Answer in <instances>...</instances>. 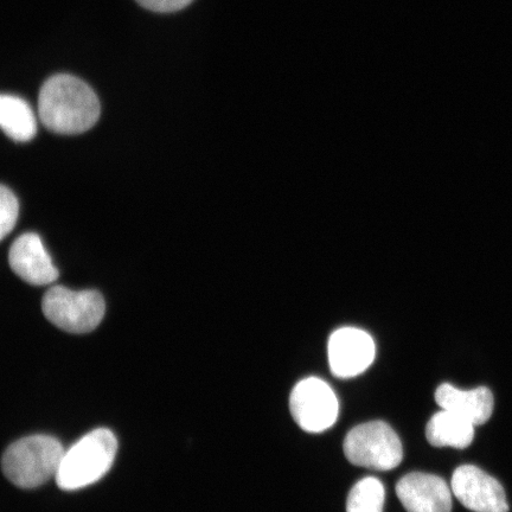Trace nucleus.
<instances>
[{
    "label": "nucleus",
    "instance_id": "nucleus-5",
    "mask_svg": "<svg viewBox=\"0 0 512 512\" xmlns=\"http://www.w3.org/2000/svg\"><path fill=\"white\" fill-rule=\"evenodd\" d=\"M343 450L351 464L374 471L393 470L403 458L399 435L383 421L352 428L344 439Z\"/></svg>",
    "mask_w": 512,
    "mask_h": 512
},
{
    "label": "nucleus",
    "instance_id": "nucleus-13",
    "mask_svg": "<svg viewBox=\"0 0 512 512\" xmlns=\"http://www.w3.org/2000/svg\"><path fill=\"white\" fill-rule=\"evenodd\" d=\"M0 128L18 143L34 139L37 120L28 102L15 95L0 94Z\"/></svg>",
    "mask_w": 512,
    "mask_h": 512
},
{
    "label": "nucleus",
    "instance_id": "nucleus-11",
    "mask_svg": "<svg viewBox=\"0 0 512 512\" xmlns=\"http://www.w3.org/2000/svg\"><path fill=\"white\" fill-rule=\"evenodd\" d=\"M435 402L445 411L456 413L475 426L486 424L495 406L494 395L489 388L460 390L450 383L441 384L437 389Z\"/></svg>",
    "mask_w": 512,
    "mask_h": 512
},
{
    "label": "nucleus",
    "instance_id": "nucleus-3",
    "mask_svg": "<svg viewBox=\"0 0 512 512\" xmlns=\"http://www.w3.org/2000/svg\"><path fill=\"white\" fill-rule=\"evenodd\" d=\"M64 448L49 435H31L5 451L2 467L6 478L21 489H35L56 477Z\"/></svg>",
    "mask_w": 512,
    "mask_h": 512
},
{
    "label": "nucleus",
    "instance_id": "nucleus-8",
    "mask_svg": "<svg viewBox=\"0 0 512 512\" xmlns=\"http://www.w3.org/2000/svg\"><path fill=\"white\" fill-rule=\"evenodd\" d=\"M373 338L366 331L342 328L329 339L328 355L331 373L338 379L361 375L375 360Z\"/></svg>",
    "mask_w": 512,
    "mask_h": 512
},
{
    "label": "nucleus",
    "instance_id": "nucleus-16",
    "mask_svg": "<svg viewBox=\"0 0 512 512\" xmlns=\"http://www.w3.org/2000/svg\"><path fill=\"white\" fill-rule=\"evenodd\" d=\"M144 8L156 12H175L187 8L192 0H137Z\"/></svg>",
    "mask_w": 512,
    "mask_h": 512
},
{
    "label": "nucleus",
    "instance_id": "nucleus-2",
    "mask_svg": "<svg viewBox=\"0 0 512 512\" xmlns=\"http://www.w3.org/2000/svg\"><path fill=\"white\" fill-rule=\"evenodd\" d=\"M118 451V440L112 431L99 428L82 437L64 451L56 483L64 491H75L92 485L107 475Z\"/></svg>",
    "mask_w": 512,
    "mask_h": 512
},
{
    "label": "nucleus",
    "instance_id": "nucleus-12",
    "mask_svg": "<svg viewBox=\"0 0 512 512\" xmlns=\"http://www.w3.org/2000/svg\"><path fill=\"white\" fill-rule=\"evenodd\" d=\"M475 427L462 416L443 409L428 421L426 438L434 447H453L464 450L475 439Z\"/></svg>",
    "mask_w": 512,
    "mask_h": 512
},
{
    "label": "nucleus",
    "instance_id": "nucleus-7",
    "mask_svg": "<svg viewBox=\"0 0 512 512\" xmlns=\"http://www.w3.org/2000/svg\"><path fill=\"white\" fill-rule=\"evenodd\" d=\"M453 495L473 512H509L501 483L475 465H462L451 480Z\"/></svg>",
    "mask_w": 512,
    "mask_h": 512
},
{
    "label": "nucleus",
    "instance_id": "nucleus-4",
    "mask_svg": "<svg viewBox=\"0 0 512 512\" xmlns=\"http://www.w3.org/2000/svg\"><path fill=\"white\" fill-rule=\"evenodd\" d=\"M42 310L57 328L70 334H88L104 319L106 304L98 291L53 286L44 294Z\"/></svg>",
    "mask_w": 512,
    "mask_h": 512
},
{
    "label": "nucleus",
    "instance_id": "nucleus-10",
    "mask_svg": "<svg viewBox=\"0 0 512 512\" xmlns=\"http://www.w3.org/2000/svg\"><path fill=\"white\" fill-rule=\"evenodd\" d=\"M9 264L11 270L30 285L47 286L59 278V271L35 233L23 234L12 243Z\"/></svg>",
    "mask_w": 512,
    "mask_h": 512
},
{
    "label": "nucleus",
    "instance_id": "nucleus-15",
    "mask_svg": "<svg viewBox=\"0 0 512 512\" xmlns=\"http://www.w3.org/2000/svg\"><path fill=\"white\" fill-rule=\"evenodd\" d=\"M19 203L9 188L0 184V241H3L16 227Z\"/></svg>",
    "mask_w": 512,
    "mask_h": 512
},
{
    "label": "nucleus",
    "instance_id": "nucleus-9",
    "mask_svg": "<svg viewBox=\"0 0 512 512\" xmlns=\"http://www.w3.org/2000/svg\"><path fill=\"white\" fill-rule=\"evenodd\" d=\"M407 512H451L452 492L445 480L430 473L412 472L396 484Z\"/></svg>",
    "mask_w": 512,
    "mask_h": 512
},
{
    "label": "nucleus",
    "instance_id": "nucleus-6",
    "mask_svg": "<svg viewBox=\"0 0 512 512\" xmlns=\"http://www.w3.org/2000/svg\"><path fill=\"white\" fill-rule=\"evenodd\" d=\"M290 411L293 420L303 431L322 433L335 425L339 403L328 383L317 377H309L293 388Z\"/></svg>",
    "mask_w": 512,
    "mask_h": 512
},
{
    "label": "nucleus",
    "instance_id": "nucleus-1",
    "mask_svg": "<svg viewBox=\"0 0 512 512\" xmlns=\"http://www.w3.org/2000/svg\"><path fill=\"white\" fill-rule=\"evenodd\" d=\"M100 113L98 95L72 75H54L44 82L38 96L42 124L57 134L85 133L98 123Z\"/></svg>",
    "mask_w": 512,
    "mask_h": 512
},
{
    "label": "nucleus",
    "instance_id": "nucleus-14",
    "mask_svg": "<svg viewBox=\"0 0 512 512\" xmlns=\"http://www.w3.org/2000/svg\"><path fill=\"white\" fill-rule=\"evenodd\" d=\"M386 491L379 479L367 477L351 489L347 499V512H383Z\"/></svg>",
    "mask_w": 512,
    "mask_h": 512
}]
</instances>
